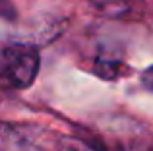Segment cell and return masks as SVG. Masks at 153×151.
Segmentation results:
<instances>
[{"label":"cell","mask_w":153,"mask_h":151,"mask_svg":"<svg viewBox=\"0 0 153 151\" xmlns=\"http://www.w3.org/2000/svg\"><path fill=\"white\" fill-rule=\"evenodd\" d=\"M134 2L142 4L143 0H103L99 8H103L105 14L108 16H126L132 10V6H136Z\"/></svg>","instance_id":"3"},{"label":"cell","mask_w":153,"mask_h":151,"mask_svg":"<svg viewBox=\"0 0 153 151\" xmlns=\"http://www.w3.org/2000/svg\"><path fill=\"white\" fill-rule=\"evenodd\" d=\"M93 72L103 79H118L126 76L130 70L124 64V60L112 56L108 53H99L93 60Z\"/></svg>","instance_id":"2"},{"label":"cell","mask_w":153,"mask_h":151,"mask_svg":"<svg viewBox=\"0 0 153 151\" xmlns=\"http://www.w3.org/2000/svg\"><path fill=\"white\" fill-rule=\"evenodd\" d=\"M41 68L39 50L29 43H8L0 54V76L4 85L12 89H27L37 79Z\"/></svg>","instance_id":"1"},{"label":"cell","mask_w":153,"mask_h":151,"mask_svg":"<svg viewBox=\"0 0 153 151\" xmlns=\"http://www.w3.org/2000/svg\"><path fill=\"white\" fill-rule=\"evenodd\" d=\"M140 79H142V85L146 87V89L153 91V64L149 66V68L143 70L142 76H140Z\"/></svg>","instance_id":"4"}]
</instances>
